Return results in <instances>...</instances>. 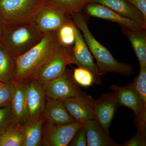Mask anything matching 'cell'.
<instances>
[{
	"instance_id": "obj_1",
	"label": "cell",
	"mask_w": 146,
	"mask_h": 146,
	"mask_svg": "<svg viewBox=\"0 0 146 146\" xmlns=\"http://www.w3.org/2000/svg\"><path fill=\"white\" fill-rule=\"evenodd\" d=\"M62 46L58 31L44 34L38 44L15 58L16 72L15 83L25 82L33 77Z\"/></svg>"
},
{
	"instance_id": "obj_2",
	"label": "cell",
	"mask_w": 146,
	"mask_h": 146,
	"mask_svg": "<svg viewBox=\"0 0 146 146\" xmlns=\"http://www.w3.org/2000/svg\"><path fill=\"white\" fill-rule=\"evenodd\" d=\"M72 20L82 31L91 53L96 60V65L102 77L108 73H117L128 77L133 74V67L126 63L119 62L106 47L97 40L88 27L87 21L83 11L70 15Z\"/></svg>"
},
{
	"instance_id": "obj_3",
	"label": "cell",
	"mask_w": 146,
	"mask_h": 146,
	"mask_svg": "<svg viewBox=\"0 0 146 146\" xmlns=\"http://www.w3.org/2000/svg\"><path fill=\"white\" fill-rule=\"evenodd\" d=\"M44 34L34 21L6 26L1 43L16 58L38 44Z\"/></svg>"
},
{
	"instance_id": "obj_4",
	"label": "cell",
	"mask_w": 146,
	"mask_h": 146,
	"mask_svg": "<svg viewBox=\"0 0 146 146\" xmlns=\"http://www.w3.org/2000/svg\"><path fill=\"white\" fill-rule=\"evenodd\" d=\"M46 0H0V15L5 27L34 21Z\"/></svg>"
},
{
	"instance_id": "obj_5",
	"label": "cell",
	"mask_w": 146,
	"mask_h": 146,
	"mask_svg": "<svg viewBox=\"0 0 146 146\" xmlns=\"http://www.w3.org/2000/svg\"><path fill=\"white\" fill-rule=\"evenodd\" d=\"M75 42L72 46L69 47L68 51V58L70 64H75L79 68L86 69L94 76V83L101 85L102 82L96 64L86 44L81 31L75 26Z\"/></svg>"
},
{
	"instance_id": "obj_6",
	"label": "cell",
	"mask_w": 146,
	"mask_h": 146,
	"mask_svg": "<svg viewBox=\"0 0 146 146\" xmlns=\"http://www.w3.org/2000/svg\"><path fill=\"white\" fill-rule=\"evenodd\" d=\"M110 89L115 94L120 106H123L133 110L134 123L137 128L146 129V103L145 102L131 86L111 85Z\"/></svg>"
},
{
	"instance_id": "obj_7",
	"label": "cell",
	"mask_w": 146,
	"mask_h": 146,
	"mask_svg": "<svg viewBox=\"0 0 146 146\" xmlns=\"http://www.w3.org/2000/svg\"><path fill=\"white\" fill-rule=\"evenodd\" d=\"M42 86L46 96L54 99L64 100L86 94L75 81L72 71L67 68L63 75Z\"/></svg>"
},
{
	"instance_id": "obj_8",
	"label": "cell",
	"mask_w": 146,
	"mask_h": 146,
	"mask_svg": "<svg viewBox=\"0 0 146 146\" xmlns=\"http://www.w3.org/2000/svg\"><path fill=\"white\" fill-rule=\"evenodd\" d=\"M85 122L58 125L45 121L42 131V145L68 146L77 131Z\"/></svg>"
},
{
	"instance_id": "obj_9",
	"label": "cell",
	"mask_w": 146,
	"mask_h": 146,
	"mask_svg": "<svg viewBox=\"0 0 146 146\" xmlns=\"http://www.w3.org/2000/svg\"><path fill=\"white\" fill-rule=\"evenodd\" d=\"M34 21L40 30L46 34L58 31L72 20L70 15L63 11L46 4L37 13Z\"/></svg>"
},
{
	"instance_id": "obj_10",
	"label": "cell",
	"mask_w": 146,
	"mask_h": 146,
	"mask_svg": "<svg viewBox=\"0 0 146 146\" xmlns=\"http://www.w3.org/2000/svg\"><path fill=\"white\" fill-rule=\"evenodd\" d=\"M69 48L63 45L33 78L43 85L63 75L67 65H70L68 58Z\"/></svg>"
},
{
	"instance_id": "obj_11",
	"label": "cell",
	"mask_w": 146,
	"mask_h": 146,
	"mask_svg": "<svg viewBox=\"0 0 146 146\" xmlns=\"http://www.w3.org/2000/svg\"><path fill=\"white\" fill-rule=\"evenodd\" d=\"M83 11L89 16L117 23L121 27L133 30L146 28L145 24L126 18L100 4L89 3L85 6Z\"/></svg>"
},
{
	"instance_id": "obj_12",
	"label": "cell",
	"mask_w": 146,
	"mask_h": 146,
	"mask_svg": "<svg viewBox=\"0 0 146 146\" xmlns=\"http://www.w3.org/2000/svg\"><path fill=\"white\" fill-rule=\"evenodd\" d=\"M120 106L113 92L103 94L98 99L95 100V119L108 133L112 119Z\"/></svg>"
},
{
	"instance_id": "obj_13",
	"label": "cell",
	"mask_w": 146,
	"mask_h": 146,
	"mask_svg": "<svg viewBox=\"0 0 146 146\" xmlns=\"http://www.w3.org/2000/svg\"><path fill=\"white\" fill-rule=\"evenodd\" d=\"M25 96L28 119L42 115L46 96L42 85L33 78L26 81Z\"/></svg>"
},
{
	"instance_id": "obj_14",
	"label": "cell",
	"mask_w": 146,
	"mask_h": 146,
	"mask_svg": "<svg viewBox=\"0 0 146 146\" xmlns=\"http://www.w3.org/2000/svg\"><path fill=\"white\" fill-rule=\"evenodd\" d=\"M69 114L77 122H84L95 119L94 104L95 100L86 94L79 96L63 100Z\"/></svg>"
},
{
	"instance_id": "obj_15",
	"label": "cell",
	"mask_w": 146,
	"mask_h": 146,
	"mask_svg": "<svg viewBox=\"0 0 146 146\" xmlns=\"http://www.w3.org/2000/svg\"><path fill=\"white\" fill-rule=\"evenodd\" d=\"M42 115L45 121L53 124L64 125L77 122L66 109L63 100L46 97Z\"/></svg>"
},
{
	"instance_id": "obj_16",
	"label": "cell",
	"mask_w": 146,
	"mask_h": 146,
	"mask_svg": "<svg viewBox=\"0 0 146 146\" xmlns=\"http://www.w3.org/2000/svg\"><path fill=\"white\" fill-rule=\"evenodd\" d=\"M88 146H122L110 138L96 120H87L84 124Z\"/></svg>"
},
{
	"instance_id": "obj_17",
	"label": "cell",
	"mask_w": 146,
	"mask_h": 146,
	"mask_svg": "<svg viewBox=\"0 0 146 146\" xmlns=\"http://www.w3.org/2000/svg\"><path fill=\"white\" fill-rule=\"evenodd\" d=\"M91 3L104 5L126 18L146 25V18L143 13L127 0H91Z\"/></svg>"
},
{
	"instance_id": "obj_18",
	"label": "cell",
	"mask_w": 146,
	"mask_h": 146,
	"mask_svg": "<svg viewBox=\"0 0 146 146\" xmlns=\"http://www.w3.org/2000/svg\"><path fill=\"white\" fill-rule=\"evenodd\" d=\"M25 82L14 83L11 106L16 123L23 124L28 119L25 96Z\"/></svg>"
},
{
	"instance_id": "obj_19",
	"label": "cell",
	"mask_w": 146,
	"mask_h": 146,
	"mask_svg": "<svg viewBox=\"0 0 146 146\" xmlns=\"http://www.w3.org/2000/svg\"><path fill=\"white\" fill-rule=\"evenodd\" d=\"M133 47L141 68L146 67V29L133 30L121 27Z\"/></svg>"
},
{
	"instance_id": "obj_20",
	"label": "cell",
	"mask_w": 146,
	"mask_h": 146,
	"mask_svg": "<svg viewBox=\"0 0 146 146\" xmlns=\"http://www.w3.org/2000/svg\"><path fill=\"white\" fill-rule=\"evenodd\" d=\"M44 122L42 115L27 119L23 123L25 137L23 146L42 145V131Z\"/></svg>"
},
{
	"instance_id": "obj_21",
	"label": "cell",
	"mask_w": 146,
	"mask_h": 146,
	"mask_svg": "<svg viewBox=\"0 0 146 146\" xmlns=\"http://www.w3.org/2000/svg\"><path fill=\"white\" fill-rule=\"evenodd\" d=\"M16 72V59L0 42V82L15 83Z\"/></svg>"
},
{
	"instance_id": "obj_22",
	"label": "cell",
	"mask_w": 146,
	"mask_h": 146,
	"mask_svg": "<svg viewBox=\"0 0 146 146\" xmlns=\"http://www.w3.org/2000/svg\"><path fill=\"white\" fill-rule=\"evenodd\" d=\"M25 137L23 124L14 123L0 135V146H23Z\"/></svg>"
},
{
	"instance_id": "obj_23",
	"label": "cell",
	"mask_w": 146,
	"mask_h": 146,
	"mask_svg": "<svg viewBox=\"0 0 146 146\" xmlns=\"http://www.w3.org/2000/svg\"><path fill=\"white\" fill-rule=\"evenodd\" d=\"M91 0H46V4L59 9L71 15L83 11Z\"/></svg>"
},
{
	"instance_id": "obj_24",
	"label": "cell",
	"mask_w": 146,
	"mask_h": 146,
	"mask_svg": "<svg viewBox=\"0 0 146 146\" xmlns=\"http://www.w3.org/2000/svg\"><path fill=\"white\" fill-rule=\"evenodd\" d=\"M75 25L73 21L64 25L58 31L59 41L63 46H72L75 42Z\"/></svg>"
},
{
	"instance_id": "obj_25",
	"label": "cell",
	"mask_w": 146,
	"mask_h": 146,
	"mask_svg": "<svg viewBox=\"0 0 146 146\" xmlns=\"http://www.w3.org/2000/svg\"><path fill=\"white\" fill-rule=\"evenodd\" d=\"M73 76L76 83L82 87H89L95 82L92 73L83 68H75L73 72Z\"/></svg>"
},
{
	"instance_id": "obj_26",
	"label": "cell",
	"mask_w": 146,
	"mask_h": 146,
	"mask_svg": "<svg viewBox=\"0 0 146 146\" xmlns=\"http://www.w3.org/2000/svg\"><path fill=\"white\" fill-rule=\"evenodd\" d=\"M130 84L142 100L146 103V67L141 68L139 74Z\"/></svg>"
},
{
	"instance_id": "obj_27",
	"label": "cell",
	"mask_w": 146,
	"mask_h": 146,
	"mask_svg": "<svg viewBox=\"0 0 146 146\" xmlns=\"http://www.w3.org/2000/svg\"><path fill=\"white\" fill-rule=\"evenodd\" d=\"M15 123L11 105L0 107V135Z\"/></svg>"
},
{
	"instance_id": "obj_28",
	"label": "cell",
	"mask_w": 146,
	"mask_h": 146,
	"mask_svg": "<svg viewBox=\"0 0 146 146\" xmlns=\"http://www.w3.org/2000/svg\"><path fill=\"white\" fill-rule=\"evenodd\" d=\"M14 91V83L0 82V107L10 105Z\"/></svg>"
},
{
	"instance_id": "obj_29",
	"label": "cell",
	"mask_w": 146,
	"mask_h": 146,
	"mask_svg": "<svg viewBox=\"0 0 146 146\" xmlns=\"http://www.w3.org/2000/svg\"><path fill=\"white\" fill-rule=\"evenodd\" d=\"M136 135L124 143L122 146H146V129L138 128Z\"/></svg>"
},
{
	"instance_id": "obj_30",
	"label": "cell",
	"mask_w": 146,
	"mask_h": 146,
	"mask_svg": "<svg viewBox=\"0 0 146 146\" xmlns=\"http://www.w3.org/2000/svg\"><path fill=\"white\" fill-rule=\"evenodd\" d=\"M68 145L70 146H87L86 131L84 127V125L77 131Z\"/></svg>"
},
{
	"instance_id": "obj_31",
	"label": "cell",
	"mask_w": 146,
	"mask_h": 146,
	"mask_svg": "<svg viewBox=\"0 0 146 146\" xmlns=\"http://www.w3.org/2000/svg\"><path fill=\"white\" fill-rule=\"evenodd\" d=\"M138 9L146 18V0H127Z\"/></svg>"
},
{
	"instance_id": "obj_32",
	"label": "cell",
	"mask_w": 146,
	"mask_h": 146,
	"mask_svg": "<svg viewBox=\"0 0 146 146\" xmlns=\"http://www.w3.org/2000/svg\"><path fill=\"white\" fill-rule=\"evenodd\" d=\"M5 28V25L1 16L0 15V42L1 40Z\"/></svg>"
},
{
	"instance_id": "obj_33",
	"label": "cell",
	"mask_w": 146,
	"mask_h": 146,
	"mask_svg": "<svg viewBox=\"0 0 146 146\" xmlns=\"http://www.w3.org/2000/svg\"></svg>"
}]
</instances>
